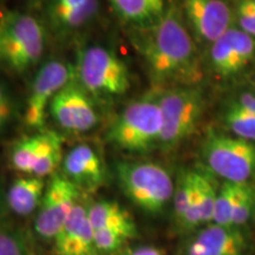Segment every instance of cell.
Here are the masks:
<instances>
[{"label": "cell", "mask_w": 255, "mask_h": 255, "mask_svg": "<svg viewBox=\"0 0 255 255\" xmlns=\"http://www.w3.org/2000/svg\"><path fill=\"white\" fill-rule=\"evenodd\" d=\"M130 40L156 87H195L202 77L194 40L175 9L148 26L135 27Z\"/></svg>", "instance_id": "obj_1"}, {"label": "cell", "mask_w": 255, "mask_h": 255, "mask_svg": "<svg viewBox=\"0 0 255 255\" xmlns=\"http://www.w3.org/2000/svg\"><path fill=\"white\" fill-rule=\"evenodd\" d=\"M162 127L157 96L146 95L124 108L108 129L107 139L121 150L142 154L159 145Z\"/></svg>", "instance_id": "obj_2"}, {"label": "cell", "mask_w": 255, "mask_h": 255, "mask_svg": "<svg viewBox=\"0 0 255 255\" xmlns=\"http://www.w3.org/2000/svg\"><path fill=\"white\" fill-rule=\"evenodd\" d=\"M45 27L39 19L23 12L0 18V63L23 73L37 65L45 50Z\"/></svg>", "instance_id": "obj_3"}, {"label": "cell", "mask_w": 255, "mask_h": 255, "mask_svg": "<svg viewBox=\"0 0 255 255\" xmlns=\"http://www.w3.org/2000/svg\"><path fill=\"white\" fill-rule=\"evenodd\" d=\"M115 174L124 195L148 214L162 213L174 197L170 174L154 162H119Z\"/></svg>", "instance_id": "obj_4"}, {"label": "cell", "mask_w": 255, "mask_h": 255, "mask_svg": "<svg viewBox=\"0 0 255 255\" xmlns=\"http://www.w3.org/2000/svg\"><path fill=\"white\" fill-rule=\"evenodd\" d=\"M76 82L89 95L121 97L130 88L129 70L113 51L100 45L83 47L77 53Z\"/></svg>", "instance_id": "obj_5"}, {"label": "cell", "mask_w": 255, "mask_h": 255, "mask_svg": "<svg viewBox=\"0 0 255 255\" xmlns=\"http://www.w3.org/2000/svg\"><path fill=\"white\" fill-rule=\"evenodd\" d=\"M157 100L163 119L159 146L173 148L195 131L205 108L203 95L195 87H176L164 89Z\"/></svg>", "instance_id": "obj_6"}, {"label": "cell", "mask_w": 255, "mask_h": 255, "mask_svg": "<svg viewBox=\"0 0 255 255\" xmlns=\"http://www.w3.org/2000/svg\"><path fill=\"white\" fill-rule=\"evenodd\" d=\"M202 156L213 173L233 183L247 182L255 171V142L212 132Z\"/></svg>", "instance_id": "obj_7"}, {"label": "cell", "mask_w": 255, "mask_h": 255, "mask_svg": "<svg viewBox=\"0 0 255 255\" xmlns=\"http://www.w3.org/2000/svg\"><path fill=\"white\" fill-rule=\"evenodd\" d=\"M75 79V66L69 63L52 59L41 65L31 84L25 107L24 122L26 127L37 131L44 130L51 101Z\"/></svg>", "instance_id": "obj_8"}, {"label": "cell", "mask_w": 255, "mask_h": 255, "mask_svg": "<svg viewBox=\"0 0 255 255\" xmlns=\"http://www.w3.org/2000/svg\"><path fill=\"white\" fill-rule=\"evenodd\" d=\"M79 188L64 175H55L46 187L38 208L34 229L38 237L53 240L75 206L79 202Z\"/></svg>", "instance_id": "obj_9"}, {"label": "cell", "mask_w": 255, "mask_h": 255, "mask_svg": "<svg viewBox=\"0 0 255 255\" xmlns=\"http://www.w3.org/2000/svg\"><path fill=\"white\" fill-rule=\"evenodd\" d=\"M49 114L60 129L73 133L90 131L100 121L91 96L76 79L63 88L51 101Z\"/></svg>", "instance_id": "obj_10"}, {"label": "cell", "mask_w": 255, "mask_h": 255, "mask_svg": "<svg viewBox=\"0 0 255 255\" xmlns=\"http://www.w3.org/2000/svg\"><path fill=\"white\" fill-rule=\"evenodd\" d=\"M183 9L194 33L214 43L231 28L232 12L222 0H183Z\"/></svg>", "instance_id": "obj_11"}, {"label": "cell", "mask_w": 255, "mask_h": 255, "mask_svg": "<svg viewBox=\"0 0 255 255\" xmlns=\"http://www.w3.org/2000/svg\"><path fill=\"white\" fill-rule=\"evenodd\" d=\"M98 0H43L46 24L58 36L81 30L98 13Z\"/></svg>", "instance_id": "obj_12"}, {"label": "cell", "mask_w": 255, "mask_h": 255, "mask_svg": "<svg viewBox=\"0 0 255 255\" xmlns=\"http://www.w3.org/2000/svg\"><path fill=\"white\" fill-rule=\"evenodd\" d=\"M57 255H100L95 232L88 216V207L78 202L62 229L53 239Z\"/></svg>", "instance_id": "obj_13"}, {"label": "cell", "mask_w": 255, "mask_h": 255, "mask_svg": "<svg viewBox=\"0 0 255 255\" xmlns=\"http://www.w3.org/2000/svg\"><path fill=\"white\" fill-rule=\"evenodd\" d=\"M64 176L79 189L94 191L101 188L107 178L103 159L91 145H75L63 158Z\"/></svg>", "instance_id": "obj_14"}, {"label": "cell", "mask_w": 255, "mask_h": 255, "mask_svg": "<svg viewBox=\"0 0 255 255\" xmlns=\"http://www.w3.org/2000/svg\"><path fill=\"white\" fill-rule=\"evenodd\" d=\"M245 250L246 240L240 229L213 223L197 233L186 255H245Z\"/></svg>", "instance_id": "obj_15"}, {"label": "cell", "mask_w": 255, "mask_h": 255, "mask_svg": "<svg viewBox=\"0 0 255 255\" xmlns=\"http://www.w3.org/2000/svg\"><path fill=\"white\" fill-rule=\"evenodd\" d=\"M60 145H63V138L58 132L41 130L14 142L9 149V162L19 173L31 175L38 162Z\"/></svg>", "instance_id": "obj_16"}, {"label": "cell", "mask_w": 255, "mask_h": 255, "mask_svg": "<svg viewBox=\"0 0 255 255\" xmlns=\"http://www.w3.org/2000/svg\"><path fill=\"white\" fill-rule=\"evenodd\" d=\"M46 186L41 177L26 175L15 178L6 194L8 208L18 216H28L39 208Z\"/></svg>", "instance_id": "obj_17"}, {"label": "cell", "mask_w": 255, "mask_h": 255, "mask_svg": "<svg viewBox=\"0 0 255 255\" xmlns=\"http://www.w3.org/2000/svg\"><path fill=\"white\" fill-rule=\"evenodd\" d=\"M88 216L94 231H123L137 235L131 215L115 201L101 200L88 207Z\"/></svg>", "instance_id": "obj_18"}, {"label": "cell", "mask_w": 255, "mask_h": 255, "mask_svg": "<svg viewBox=\"0 0 255 255\" xmlns=\"http://www.w3.org/2000/svg\"><path fill=\"white\" fill-rule=\"evenodd\" d=\"M121 20L135 27L154 24L163 15L164 0H109Z\"/></svg>", "instance_id": "obj_19"}, {"label": "cell", "mask_w": 255, "mask_h": 255, "mask_svg": "<svg viewBox=\"0 0 255 255\" xmlns=\"http://www.w3.org/2000/svg\"><path fill=\"white\" fill-rule=\"evenodd\" d=\"M210 63L215 72H218L222 77H229L239 72L234 51L226 33L212 44Z\"/></svg>", "instance_id": "obj_20"}, {"label": "cell", "mask_w": 255, "mask_h": 255, "mask_svg": "<svg viewBox=\"0 0 255 255\" xmlns=\"http://www.w3.org/2000/svg\"><path fill=\"white\" fill-rule=\"evenodd\" d=\"M239 183L225 181L218 191L216 197L213 223L222 227H233V210H234L235 200H237Z\"/></svg>", "instance_id": "obj_21"}, {"label": "cell", "mask_w": 255, "mask_h": 255, "mask_svg": "<svg viewBox=\"0 0 255 255\" xmlns=\"http://www.w3.org/2000/svg\"><path fill=\"white\" fill-rule=\"evenodd\" d=\"M195 180L202 223H210L213 222L215 202L219 190L215 187L212 177L205 173L195 171Z\"/></svg>", "instance_id": "obj_22"}, {"label": "cell", "mask_w": 255, "mask_h": 255, "mask_svg": "<svg viewBox=\"0 0 255 255\" xmlns=\"http://www.w3.org/2000/svg\"><path fill=\"white\" fill-rule=\"evenodd\" d=\"M226 34L232 44L238 70L240 71L255 56V39L241 28L231 27Z\"/></svg>", "instance_id": "obj_23"}, {"label": "cell", "mask_w": 255, "mask_h": 255, "mask_svg": "<svg viewBox=\"0 0 255 255\" xmlns=\"http://www.w3.org/2000/svg\"><path fill=\"white\" fill-rule=\"evenodd\" d=\"M194 195V171L181 175L174 191V216L178 223L182 222Z\"/></svg>", "instance_id": "obj_24"}, {"label": "cell", "mask_w": 255, "mask_h": 255, "mask_svg": "<svg viewBox=\"0 0 255 255\" xmlns=\"http://www.w3.org/2000/svg\"><path fill=\"white\" fill-rule=\"evenodd\" d=\"M225 120L238 137L255 142V114L245 113L229 107Z\"/></svg>", "instance_id": "obj_25"}, {"label": "cell", "mask_w": 255, "mask_h": 255, "mask_svg": "<svg viewBox=\"0 0 255 255\" xmlns=\"http://www.w3.org/2000/svg\"><path fill=\"white\" fill-rule=\"evenodd\" d=\"M254 189L248 182L239 183L237 200L233 210V227H241L248 222L254 206Z\"/></svg>", "instance_id": "obj_26"}, {"label": "cell", "mask_w": 255, "mask_h": 255, "mask_svg": "<svg viewBox=\"0 0 255 255\" xmlns=\"http://www.w3.org/2000/svg\"><path fill=\"white\" fill-rule=\"evenodd\" d=\"M96 247L100 253H111L119 251L123 245L136 235L123 231H114V229H104V231H94Z\"/></svg>", "instance_id": "obj_27"}, {"label": "cell", "mask_w": 255, "mask_h": 255, "mask_svg": "<svg viewBox=\"0 0 255 255\" xmlns=\"http://www.w3.org/2000/svg\"><path fill=\"white\" fill-rule=\"evenodd\" d=\"M0 255H26L23 239L9 231H0Z\"/></svg>", "instance_id": "obj_28"}, {"label": "cell", "mask_w": 255, "mask_h": 255, "mask_svg": "<svg viewBox=\"0 0 255 255\" xmlns=\"http://www.w3.org/2000/svg\"><path fill=\"white\" fill-rule=\"evenodd\" d=\"M238 20L240 24V28L245 31L250 36L255 38V13L251 9L245 7L244 5L239 2L237 8Z\"/></svg>", "instance_id": "obj_29"}, {"label": "cell", "mask_w": 255, "mask_h": 255, "mask_svg": "<svg viewBox=\"0 0 255 255\" xmlns=\"http://www.w3.org/2000/svg\"><path fill=\"white\" fill-rule=\"evenodd\" d=\"M232 108L245 111V113L255 114V94L244 92L231 104Z\"/></svg>", "instance_id": "obj_30"}, {"label": "cell", "mask_w": 255, "mask_h": 255, "mask_svg": "<svg viewBox=\"0 0 255 255\" xmlns=\"http://www.w3.org/2000/svg\"><path fill=\"white\" fill-rule=\"evenodd\" d=\"M0 109H5L14 113V100L7 85L0 81Z\"/></svg>", "instance_id": "obj_31"}, {"label": "cell", "mask_w": 255, "mask_h": 255, "mask_svg": "<svg viewBox=\"0 0 255 255\" xmlns=\"http://www.w3.org/2000/svg\"><path fill=\"white\" fill-rule=\"evenodd\" d=\"M126 255H164V252L157 247L142 246L128 252Z\"/></svg>", "instance_id": "obj_32"}, {"label": "cell", "mask_w": 255, "mask_h": 255, "mask_svg": "<svg viewBox=\"0 0 255 255\" xmlns=\"http://www.w3.org/2000/svg\"><path fill=\"white\" fill-rule=\"evenodd\" d=\"M12 116H13V113H12V111L0 109V135L4 132L6 127L8 126L9 121L12 120Z\"/></svg>", "instance_id": "obj_33"}, {"label": "cell", "mask_w": 255, "mask_h": 255, "mask_svg": "<svg viewBox=\"0 0 255 255\" xmlns=\"http://www.w3.org/2000/svg\"><path fill=\"white\" fill-rule=\"evenodd\" d=\"M240 4H242L245 7H247L248 9H251L252 12L255 13V0H240Z\"/></svg>", "instance_id": "obj_34"}, {"label": "cell", "mask_w": 255, "mask_h": 255, "mask_svg": "<svg viewBox=\"0 0 255 255\" xmlns=\"http://www.w3.org/2000/svg\"><path fill=\"white\" fill-rule=\"evenodd\" d=\"M0 209H1V190H0Z\"/></svg>", "instance_id": "obj_35"}]
</instances>
